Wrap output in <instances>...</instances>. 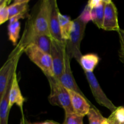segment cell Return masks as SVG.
<instances>
[{
    "instance_id": "4dcf8cb0",
    "label": "cell",
    "mask_w": 124,
    "mask_h": 124,
    "mask_svg": "<svg viewBox=\"0 0 124 124\" xmlns=\"http://www.w3.org/2000/svg\"><path fill=\"white\" fill-rule=\"evenodd\" d=\"M104 124H108V119H107V122H105Z\"/></svg>"
},
{
    "instance_id": "7c38bea8",
    "label": "cell",
    "mask_w": 124,
    "mask_h": 124,
    "mask_svg": "<svg viewBox=\"0 0 124 124\" xmlns=\"http://www.w3.org/2000/svg\"><path fill=\"white\" fill-rule=\"evenodd\" d=\"M24 98L21 92L20 87L19 85L17 75L16 72L13 75L12 78V85L9 92V107L10 109L13 107L14 104L18 105L20 108L22 115H24L23 105L24 103Z\"/></svg>"
},
{
    "instance_id": "2e32d148",
    "label": "cell",
    "mask_w": 124,
    "mask_h": 124,
    "mask_svg": "<svg viewBox=\"0 0 124 124\" xmlns=\"http://www.w3.org/2000/svg\"><path fill=\"white\" fill-rule=\"evenodd\" d=\"M99 61L100 58L98 56V54L94 53H88L82 56L79 64L81 65L84 71L93 72L99 64Z\"/></svg>"
},
{
    "instance_id": "ba28073f",
    "label": "cell",
    "mask_w": 124,
    "mask_h": 124,
    "mask_svg": "<svg viewBox=\"0 0 124 124\" xmlns=\"http://www.w3.org/2000/svg\"><path fill=\"white\" fill-rule=\"evenodd\" d=\"M102 29L106 31L120 30L118 22V13L116 5L111 0H105L104 17Z\"/></svg>"
},
{
    "instance_id": "7402d4cb",
    "label": "cell",
    "mask_w": 124,
    "mask_h": 124,
    "mask_svg": "<svg viewBox=\"0 0 124 124\" xmlns=\"http://www.w3.org/2000/svg\"><path fill=\"white\" fill-rule=\"evenodd\" d=\"M84 117L75 112L65 113V119L63 124H84Z\"/></svg>"
},
{
    "instance_id": "30bf717a",
    "label": "cell",
    "mask_w": 124,
    "mask_h": 124,
    "mask_svg": "<svg viewBox=\"0 0 124 124\" xmlns=\"http://www.w3.org/2000/svg\"><path fill=\"white\" fill-rule=\"evenodd\" d=\"M60 12L58 3L56 0H50V11L48 27L50 36L54 39L58 41H64L61 33L59 24V13Z\"/></svg>"
},
{
    "instance_id": "8992f818",
    "label": "cell",
    "mask_w": 124,
    "mask_h": 124,
    "mask_svg": "<svg viewBox=\"0 0 124 124\" xmlns=\"http://www.w3.org/2000/svg\"><path fill=\"white\" fill-rule=\"evenodd\" d=\"M84 73L85 75L86 78L88 82L93 97L97 103L101 106L108 109L110 111H111V113L116 111L117 107L114 105L112 101L105 94L93 72L84 71Z\"/></svg>"
},
{
    "instance_id": "603a6c76",
    "label": "cell",
    "mask_w": 124,
    "mask_h": 124,
    "mask_svg": "<svg viewBox=\"0 0 124 124\" xmlns=\"http://www.w3.org/2000/svg\"><path fill=\"white\" fill-rule=\"evenodd\" d=\"M119 38V59L124 65V30L120 29L118 31Z\"/></svg>"
},
{
    "instance_id": "f1b7e54d",
    "label": "cell",
    "mask_w": 124,
    "mask_h": 124,
    "mask_svg": "<svg viewBox=\"0 0 124 124\" xmlns=\"http://www.w3.org/2000/svg\"><path fill=\"white\" fill-rule=\"evenodd\" d=\"M121 124L118 121H117V119H116V118L115 119V121H114V124Z\"/></svg>"
},
{
    "instance_id": "d6986e66",
    "label": "cell",
    "mask_w": 124,
    "mask_h": 124,
    "mask_svg": "<svg viewBox=\"0 0 124 124\" xmlns=\"http://www.w3.org/2000/svg\"><path fill=\"white\" fill-rule=\"evenodd\" d=\"M21 30V23L19 19L16 18H13L9 19L7 31L9 41L12 42L14 46H16L17 42L19 38V32Z\"/></svg>"
},
{
    "instance_id": "8fae6325",
    "label": "cell",
    "mask_w": 124,
    "mask_h": 124,
    "mask_svg": "<svg viewBox=\"0 0 124 124\" xmlns=\"http://www.w3.org/2000/svg\"><path fill=\"white\" fill-rule=\"evenodd\" d=\"M69 91L73 111L75 113L84 117L88 115L91 107L93 106L87 97L81 95L74 91Z\"/></svg>"
},
{
    "instance_id": "6da1fadb",
    "label": "cell",
    "mask_w": 124,
    "mask_h": 124,
    "mask_svg": "<svg viewBox=\"0 0 124 124\" xmlns=\"http://www.w3.org/2000/svg\"><path fill=\"white\" fill-rule=\"evenodd\" d=\"M50 11V0L38 2L27 18L25 26L19 42L25 48L30 40L37 35H50L48 20Z\"/></svg>"
},
{
    "instance_id": "484cf974",
    "label": "cell",
    "mask_w": 124,
    "mask_h": 124,
    "mask_svg": "<svg viewBox=\"0 0 124 124\" xmlns=\"http://www.w3.org/2000/svg\"><path fill=\"white\" fill-rule=\"evenodd\" d=\"M111 113L110 116L108 117V124H113L114 121L115 119V112Z\"/></svg>"
},
{
    "instance_id": "cb8c5ba5",
    "label": "cell",
    "mask_w": 124,
    "mask_h": 124,
    "mask_svg": "<svg viewBox=\"0 0 124 124\" xmlns=\"http://www.w3.org/2000/svg\"><path fill=\"white\" fill-rule=\"evenodd\" d=\"M79 16L81 18L83 21L85 23H88L90 21H92V18H91V8L88 6L86 5L84 9L82 11L81 14Z\"/></svg>"
},
{
    "instance_id": "3957f363",
    "label": "cell",
    "mask_w": 124,
    "mask_h": 124,
    "mask_svg": "<svg viewBox=\"0 0 124 124\" xmlns=\"http://www.w3.org/2000/svg\"><path fill=\"white\" fill-rule=\"evenodd\" d=\"M87 24V23L83 21L79 16L74 19L70 38L65 41L66 50L70 59H75L78 63L82 56L81 52V44L83 39Z\"/></svg>"
},
{
    "instance_id": "44dd1931",
    "label": "cell",
    "mask_w": 124,
    "mask_h": 124,
    "mask_svg": "<svg viewBox=\"0 0 124 124\" xmlns=\"http://www.w3.org/2000/svg\"><path fill=\"white\" fill-rule=\"evenodd\" d=\"M10 1L1 0L0 1V24L2 25L7 20H9L8 6Z\"/></svg>"
},
{
    "instance_id": "5bb4252c",
    "label": "cell",
    "mask_w": 124,
    "mask_h": 124,
    "mask_svg": "<svg viewBox=\"0 0 124 124\" xmlns=\"http://www.w3.org/2000/svg\"><path fill=\"white\" fill-rule=\"evenodd\" d=\"M12 81L8 84L3 95L0 98V124H8L10 113L9 92L12 85Z\"/></svg>"
},
{
    "instance_id": "4316f807",
    "label": "cell",
    "mask_w": 124,
    "mask_h": 124,
    "mask_svg": "<svg viewBox=\"0 0 124 124\" xmlns=\"http://www.w3.org/2000/svg\"><path fill=\"white\" fill-rule=\"evenodd\" d=\"M52 121H46L42 122H35V123H30L27 121V124H51Z\"/></svg>"
},
{
    "instance_id": "83f0119b",
    "label": "cell",
    "mask_w": 124,
    "mask_h": 124,
    "mask_svg": "<svg viewBox=\"0 0 124 124\" xmlns=\"http://www.w3.org/2000/svg\"><path fill=\"white\" fill-rule=\"evenodd\" d=\"M20 124H27V121L25 120V117H24V115H22L21 120Z\"/></svg>"
},
{
    "instance_id": "f546056e",
    "label": "cell",
    "mask_w": 124,
    "mask_h": 124,
    "mask_svg": "<svg viewBox=\"0 0 124 124\" xmlns=\"http://www.w3.org/2000/svg\"><path fill=\"white\" fill-rule=\"evenodd\" d=\"M51 124H59V123H58V122H55V121H52V123H51Z\"/></svg>"
},
{
    "instance_id": "9a60e30c",
    "label": "cell",
    "mask_w": 124,
    "mask_h": 124,
    "mask_svg": "<svg viewBox=\"0 0 124 124\" xmlns=\"http://www.w3.org/2000/svg\"><path fill=\"white\" fill-rule=\"evenodd\" d=\"M30 44L35 45L44 52L50 54L52 45V38L50 35H46L35 36L30 40L28 46Z\"/></svg>"
},
{
    "instance_id": "ac0fdd59",
    "label": "cell",
    "mask_w": 124,
    "mask_h": 124,
    "mask_svg": "<svg viewBox=\"0 0 124 124\" xmlns=\"http://www.w3.org/2000/svg\"><path fill=\"white\" fill-rule=\"evenodd\" d=\"M59 19L62 38L65 42L70 38L73 25V20H71L68 16L62 15L61 12L59 13Z\"/></svg>"
},
{
    "instance_id": "d4e9b609",
    "label": "cell",
    "mask_w": 124,
    "mask_h": 124,
    "mask_svg": "<svg viewBox=\"0 0 124 124\" xmlns=\"http://www.w3.org/2000/svg\"><path fill=\"white\" fill-rule=\"evenodd\" d=\"M115 112V118L121 124L124 123V107H117Z\"/></svg>"
},
{
    "instance_id": "7a4b0ae2",
    "label": "cell",
    "mask_w": 124,
    "mask_h": 124,
    "mask_svg": "<svg viewBox=\"0 0 124 124\" xmlns=\"http://www.w3.org/2000/svg\"><path fill=\"white\" fill-rule=\"evenodd\" d=\"M50 87L48 101L53 106L61 107L65 113L74 112L68 90L59 79L54 77H47Z\"/></svg>"
},
{
    "instance_id": "4fadbf2b",
    "label": "cell",
    "mask_w": 124,
    "mask_h": 124,
    "mask_svg": "<svg viewBox=\"0 0 124 124\" xmlns=\"http://www.w3.org/2000/svg\"><path fill=\"white\" fill-rule=\"evenodd\" d=\"M29 0H16L8 6L9 19L16 18L18 19L27 18L29 13Z\"/></svg>"
},
{
    "instance_id": "1f68e13d",
    "label": "cell",
    "mask_w": 124,
    "mask_h": 124,
    "mask_svg": "<svg viewBox=\"0 0 124 124\" xmlns=\"http://www.w3.org/2000/svg\"><path fill=\"white\" fill-rule=\"evenodd\" d=\"M124 124V123H123V124Z\"/></svg>"
},
{
    "instance_id": "9c48e42d",
    "label": "cell",
    "mask_w": 124,
    "mask_h": 124,
    "mask_svg": "<svg viewBox=\"0 0 124 124\" xmlns=\"http://www.w3.org/2000/svg\"><path fill=\"white\" fill-rule=\"evenodd\" d=\"M70 61H71V59L66 50L65 57H64V69H63L62 73L59 79V81L67 90L74 91L76 93H79L84 96H85L83 92L81 90L79 86L78 85L75 78L73 75L71 66H70Z\"/></svg>"
},
{
    "instance_id": "5b68a950",
    "label": "cell",
    "mask_w": 124,
    "mask_h": 124,
    "mask_svg": "<svg viewBox=\"0 0 124 124\" xmlns=\"http://www.w3.org/2000/svg\"><path fill=\"white\" fill-rule=\"evenodd\" d=\"M24 53L42 70L46 77H54L50 54L45 53L33 44L29 45L25 48Z\"/></svg>"
},
{
    "instance_id": "ffe728a7",
    "label": "cell",
    "mask_w": 124,
    "mask_h": 124,
    "mask_svg": "<svg viewBox=\"0 0 124 124\" xmlns=\"http://www.w3.org/2000/svg\"><path fill=\"white\" fill-rule=\"evenodd\" d=\"M89 124H104L108 118L104 117L98 108L93 105L91 107L88 115Z\"/></svg>"
},
{
    "instance_id": "52a82bcc",
    "label": "cell",
    "mask_w": 124,
    "mask_h": 124,
    "mask_svg": "<svg viewBox=\"0 0 124 124\" xmlns=\"http://www.w3.org/2000/svg\"><path fill=\"white\" fill-rule=\"evenodd\" d=\"M66 52L65 41H58L52 38L50 56L52 61L54 77L59 80L64 65V57Z\"/></svg>"
},
{
    "instance_id": "e0dca14e",
    "label": "cell",
    "mask_w": 124,
    "mask_h": 124,
    "mask_svg": "<svg viewBox=\"0 0 124 124\" xmlns=\"http://www.w3.org/2000/svg\"><path fill=\"white\" fill-rule=\"evenodd\" d=\"M105 0H102L101 2L98 6L91 8V18L93 23L99 29L102 28L104 17Z\"/></svg>"
},
{
    "instance_id": "277c9868",
    "label": "cell",
    "mask_w": 124,
    "mask_h": 124,
    "mask_svg": "<svg viewBox=\"0 0 124 124\" xmlns=\"http://www.w3.org/2000/svg\"><path fill=\"white\" fill-rule=\"evenodd\" d=\"M24 48L20 44H18L12 51L8 58L0 69V98L3 95L8 84L16 72L17 65Z\"/></svg>"
}]
</instances>
